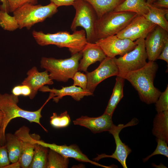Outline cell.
<instances>
[{"label":"cell","mask_w":168,"mask_h":168,"mask_svg":"<svg viewBox=\"0 0 168 168\" xmlns=\"http://www.w3.org/2000/svg\"><path fill=\"white\" fill-rule=\"evenodd\" d=\"M68 163V158L49 149L46 168H66Z\"/></svg>","instance_id":"cell-27"},{"label":"cell","mask_w":168,"mask_h":168,"mask_svg":"<svg viewBox=\"0 0 168 168\" xmlns=\"http://www.w3.org/2000/svg\"><path fill=\"white\" fill-rule=\"evenodd\" d=\"M152 5L157 8H168V0H156Z\"/></svg>","instance_id":"cell-37"},{"label":"cell","mask_w":168,"mask_h":168,"mask_svg":"<svg viewBox=\"0 0 168 168\" xmlns=\"http://www.w3.org/2000/svg\"><path fill=\"white\" fill-rule=\"evenodd\" d=\"M30 131L28 127L23 126L14 133L22 142L21 155L18 162L14 164V168H29L37 144L35 142V134L30 135Z\"/></svg>","instance_id":"cell-12"},{"label":"cell","mask_w":168,"mask_h":168,"mask_svg":"<svg viewBox=\"0 0 168 168\" xmlns=\"http://www.w3.org/2000/svg\"><path fill=\"white\" fill-rule=\"evenodd\" d=\"M39 91L43 92H52L54 95L53 101L57 103L64 96H69L74 100L79 101L85 96H91L93 93L87 90H84L81 87L73 85L68 86L62 87L60 89L54 88H50L47 86H44Z\"/></svg>","instance_id":"cell-19"},{"label":"cell","mask_w":168,"mask_h":168,"mask_svg":"<svg viewBox=\"0 0 168 168\" xmlns=\"http://www.w3.org/2000/svg\"><path fill=\"white\" fill-rule=\"evenodd\" d=\"M156 26L143 16L137 15L116 35L119 38L128 39L134 41L140 38L145 39Z\"/></svg>","instance_id":"cell-10"},{"label":"cell","mask_w":168,"mask_h":168,"mask_svg":"<svg viewBox=\"0 0 168 168\" xmlns=\"http://www.w3.org/2000/svg\"><path fill=\"white\" fill-rule=\"evenodd\" d=\"M12 94L18 96L21 95V85L17 86L13 88L12 90Z\"/></svg>","instance_id":"cell-40"},{"label":"cell","mask_w":168,"mask_h":168,"mask_svg":"<svg viewBox=\"0 0 168 168\" xmlns=\"http://www.w3.org/2000/svg\"><path fill=\"white\" fill-rule=\"evenodd\" d=\"M137 14L129 12H108L98 19L96 25V35L99 40L116 35L123 29Z\"/></svg>","instance_id":"cell-6"},{"label":"cell","mask_w":168,"mask_h":168,"mask_svg":"<svg viewBox=\"0 0 168 168\" xmlns=\"http://www.w3.org/2000/svg\"><path fill=\"white\" fill-rule=\"evenodd\" d=\"M157 146L154 152L151 155L143 159V161L145 162L152 156L156 155H161L168 157V147L167 143L164 140L156 139Z\"/></svg>","instance_id":"cell-30"},{"label":"cell","mask_w":168,"mask_h":168,"mask_svg":"<svg viewBox=\"0 0 168 168\" xmlns=\"http://www.w3.org/2000/svg\"><path fill=\"white\" fill-rule=\"evenodd\" d=\"M136 41L137 45L132 50L118 58L114 57V62L119 71L118 76L139 69L147 63V56L145 39L140 38Z\"/></svg>","instance_id":"cell-8"},{"label":"cell","mask_w":168,"mask_h":168,"mask_svg":"<svg viewBox=\"0 0 168 168\" xmlns=\"http://www.w3.org/2000/svg\"><path fill=\"white\" fill-rule=\"evenodd\" d=\"M9 6V11L13 12L15 10L26 3L35 4L37 0H7Z\"/></svg>","instance_id":"cell-33"},{"label":"cell","mask_w":168,"mask_h":168,"mask_svg":"<svg viewBox=\"0 0 168 168\" xmlns=\"http://www.w3.org/2000/svg\"><path fill=\"white\" fill-rule=\"evenodd\" d=\"M137 121L135 119L132 120L127 124H119L116 126H113L109 131L112 134L114 139L116 147L115 150L111 155H107L105 154L97 155L98 156L94 159L95 161H99L100 159L106 157L112 158L117 160L121 164L124 168H127L126 164V160L128 155L131 152V149L120 139L119 134L121 130L125 127L131 126L137 124Z\"/></svg>","instance_id":"cell-13"},{"label":"cell","mask_w":168,"mask_h":168,"mask_svg":"<svg viewBox=\"0 0 168 168\" xmlns=\"http://www.w3.org/2000/svg\"><path fill=\"white\" fill-rule=\"evenodd\" d=\"M72 5L76 13L71 26V30L74 31L77 27H82L85 30L87 42L95 43L97 41L95 29L98 18L94 9L85 0H75Z\"/></svg>","instance_id":"cell-7"},{"label":"cell","mask_w":168,"mask_h":168,"mask_svg":"<svg viewBox=\"0 0 168 168\" xmlns=\"http://www.w3.org/2000/svg\"><path fill=\"white\" fill-rule=\"evenodd\" d=\"M145 39L146 51L149 61H155L168 40V32L156 26Z\"/></svg>","instance_id":"cell-14"},{"label":"cell","mask_w":168,"mask_h":168,"mask_svg":"<svg viewBox=\"0 0 168 168\" xmlns=\"http://www.w3.org/2000/svg\"><path fill=\"white\" fill-rule=\"evenodd\" d=\"M58 7L52 2L45 5L26 3L15 10L13 15L16 20L19 28L30 29L33 26L44 21L58 12Z\"/></svg>","instance_id":"cell-5"},{"label":"cell","mask_w":168,"mask_h":168,"mask_svg":"<svg viewBox=\"0 0 168 168\" xmlns=\"http://www.w3.org/2000/svg\"><path fill=\"white\" fill-rule=\"evenodd\" d=\"M82 51L68 58L58 59L42 57L40 67L49 72L50 78L58 82H67L78 71L79 62L82 57Z\"/></svg>","instance_id":"cell-4"},{"label":"cell","mask_w":168,"mask_h":168,"mask_svg":"<svg viewBox=\"0 0 168 168\" xmlns=\"http://www.w3.org/2000/svg\"><path fill=\"white\" fill-rule=\"evenodd\" d=\"M156 103V109L157 113L168 111V86L165 91L161 92Z\"/></svg>","instance_id":"cell-31"},{"label":"cell","mask_w":168,"mask_h":168,"mask_svg":"<svg viewBox=\"0 0 168 168\" xmlns=\"http://www.w3.org/2000/svg\"><path fill=\"white\" fill-rule=\"evenodd\" d=\"M0 26L4 30L13 31L19 28L18 22L14 16L5 11L0 10Z\"/></svg>","instance_id":"cell-28"},{"label":"cell","mask_w":168,"mask_h":168,"mask_svg":"<svg viewBox=\"0 0 168 168\" xmlns=\"http://www.w3.org/2000/svg\"><path fill=\"white\" fill-rule=\"evenodd\" d=\"M72 79L73 81V85L87 90V79L86 74L78 71L75 73Z\"/></svg>","instance_id":"cell-32"},{"label":"cell","mask_w":168,"mask_h":168,"mask_svg":"<svg viewBox=\"0 0 168 168\" xmlns=\"http://www.w3.org/2000/svg\"><path fill=\"white\" fill-rule=\"evenodd\" d=\"M27 75V77L21 84L28 86L30 88L31 93L29 96L30 99L35 97L41 87L45 85H51L54 83L47 71L39 72L36 67H33L29 70Z\"/></svg>","instance_id":"cell-17"},{"label":"cell","mask_w":168,"mask_h":168,"mask_svg":"<svg viewBox=\"0 0 168 168\" xmlns=\"http://www.w3.org/2000/svg\"><path fill=\"white\" fill-rule=\"evenodd\" d=\"M93 71L86 72L87 79L86 89L93 93L96 88L101 82L113 76L119 75V71L114 58L106 57Z\"/></svg>","instance_id":"cell-9"},{"label":"cell","mask_w":168,"mask_h":168,"mask_svg":"<svg viewBox=\"0 0 168 168\" xmlns=\"http://www.w3.org/2000/svg\"><path fill=\"white\" fill-rule=\"evenodd\" d=\"M32 34L39 45L44 46L53 44L59 48H67L71 55L82 51L87 43L86 32L84 30H76L72 34L67 31L45 34L41 31L34 30Z\"/></svg>","instance_id":"cell-3"},{"label":"cell","mask_w":168,"mask_h":168,"mask_svg":"<svg viewBox=\"0 0 168 168\" xmlns=\"http://www.w3.org/2000/svg\"><path fill=\"white\" fill-rule=\"evenodd\" d=\"M152 133L157 138L168 142V111L158 113L153 121Z\"/></svg>","instance_id":"cell-21"},{"label":"cell","mask_w":168,"mask_h":168,"mask_svg":"<svg viewBox=\"0 0 168 168\" xmlns=\"http://www.w3.org/2000/svg\"><path fill=\"white\" fill-rule=\"evenodd\" d=\"M112 116L104 113L96 117L82 116L73 121L74 124L86 127L94 133L109 131L114 124Z\"/></svg>","instance_id":"cell-16"},{"label":"cell","mask_w":168,"mask_h":168,"mask_svg":"<svg viewBox=\"0 0 168 168\" xmlns=\"http://www.w3.org/2000/svg\"><path fill=\"white\" fill-rule=\"evenodd\" d=\"M49 148L37 143L29 168H46Z\"/></svg>","instance_id":"cell-26"},{"label":"cell","mask_w":168,"mask_h":168,"mask_svg":"<svg viewBox=\"0 0 168 168\" xmlns=\"http://www.w3.org/2000/svg\"><path fill=\"white\" fill-rule=\"evenodd\" d=\"M157 59H160L165 61L168 63V40L165 42L164 46L158 56Z\"/></svg>","instance_id":"cell-35"},{"label":"cell","mask_w":168,"mask_h":168,"mask_svg":"<svg viewBox=\"0 0 168 168\" xmlns=\"http://www.w3.org/2000/svg\"><path fill=\"white\" fill-rule=\"evenodd\" d=\"M35 142L38 144L52 149L66 157L72 158L80 161L89 162L97 166L106 168L109 167L90 160L86 155L82 153L79 147L76 145H71L68 146L66 145H58L54 143H47L40 140L39 135L35 137Z\"/></svg>","instance_id":"cell-15"},{"label":"cell","mask_w":168,"mask_h":168,"mask_svg":"<svg viewBox=\"0 0 168 168\" xmlns=\"http://www.w3.org/2000/svg\"><path fill=\"white\" fill-rule=\"evenodd\" d=\"M10 163L5 145L0 146V168H6Z\"/></svg>","instance_id":"cell-34"},{"label":"cell","mask_w":168,"mask_h":168,"mask_svg":"<svg viewBox=\"0 0 168 168\" xmlns=\"http://www.w3.org/2000/svg\"><path fill=\"white\" fill-rule=\"evenodd\" d=\"M9 159L12 164L18 161L22 151V141L14 134H5V143Z\"/></svg>","instance_id":"cell-20"},{"label":"cell","mask_w":168,"mask_h":168,"mask_svg":"<svg viewBox=\"0 0 168 168\" xmlns=\"http://www.w3.org/2000/svg\"><path fill=\"white\" fill-rule=\"evenodd\" d=\"M21 85V95L29 96L31 93L30 88L29 86L26 85L22 84Z\"/></svg>","instance_id":"cell-38"},{"label":"cell","mask_w":168,"mask_h":168,"mask_svg":"<svg viewBox=\"0 0 168 168\" xmlns=\"http://www.w3.org/2000/svg\"><path fill=\"white\" fill-rule=\"evenodd\" d=\"M2 4L0 5V10L9 12V6L7 0H0Z\"/></svg>","instance_id":"cell-39"},{"label":"cell","mask_w":168,"mask_h":168,"mask_svg":"<svg viewBox=\"0 0 168 168\" xmlns=\"http://www.w3.org/2000/svg\"><path fill=\"white\" fill-rule=\"evenodd\" d=\"M75 0H50L57 7L62 6L72 5Z\"/></svg>","instance_id":"cell-36"},{"label":"cell","mask_w":168,"mask_h":168,"mask_svg":"<svg viewBox=\"0 0 168 168\" xmlns=\"http://www.w3.org/2000/svg\"><path fill=\"white\" fill-rule=\"evenodd\" d=\"M125 80L123 77L116 76L112 94L104 113L112 116L118 104L124 96L123 88Z\"/></svg>","instance_id":"cell-24"},{"label":"cell","mask_w":168,"mask_h":168,"mask_svg":"<svg viewBox=\"0 0 168 168\" xmlns=\"http://www.w3.org/2000/svg\"><path fill=\"white\" fill-rule=\"evenodd\" d=\"M18 96L12 93H0V111L2 112L3 115L2 124L0 128V146L5 145V130L8 124L12 120L16 118H22L30 123H37L45 131L47 132V130L41 125L40 120L42 117L41 112L43 108L53 98V95L50 94L48 98L42 106L37 110L33 111L24 110L18 106Z\"/></svg>","instance_id":"cell-2"},{"label":"cell","mask_w":168,"mask_h":168,"mask_svg":"<svg viewBox=\"0 0 168 168\" xmlns=\"http://www.w3.org/2000/svg\"><path fill=\"white\" fill-rule=\"evenodd\" d=\"M82 56L79 62L78 70L86 72L88 68L97 61L100 62L106 56L100 47L96 43H86L82 50Z\"/></svg>","instance_id":"cell-18"},{"label":"cell","mask_w":168,"mask_h":168,"mask_svg":"<svg viewBox=\"0 0 168 168\" xmlns=\"http://www.w3.org/2000/svg\"><path fill=\"white\" fill-rule=\"evenodd\" d=\"M3 114L2 112L0 111V128L2 126L3 119Z\"/></svg>","instance_id":"cell-41"},{"label":"cell","mask_w":168,"mask_h":168,"mask_svg":"<svg viewBox=\"0 0 168 168\" xmlns=\"http://www.w3.org/2000/svg\"><path fill=\"white\" fill-rule=\"evenodd\" d=\"M89 3L95 11L98 19L105 14L113 11L124 0H85Z\"/></svg>","instance_id":"cell-25"},{"label":"cell","mask_w":168,"mask_h":168,"mask_svg":"<svg viewBox=\"0 0 168 168\" xmlns=\"http://www.w3.org/2000/svg\"><path fill=\"white\" fill-rule=\"evenodd\" d=\"M102 49L106 57L122 56L133 49L137 42L129 39H121L116 35L100 39L95 42Z\"/></svg>","instance_id":"cell-11"},{"label":"cell","mask_w":168,"mask_h":168,"mask_svg":"<svg viewBox=\"0 0 168 168\" xmlns=\"http://www.w3.org/2000/svg\"><path fill=\"white\" fill-rule=\"evenodd\" d=\"M148 12L143 15L148 20L168 31V22L166 16L168 13L167 8L156 7L148 4Z\"/></svg>","instance_id":"cell-22"},{"label":"cell","mask_w":168,"mask_h":168,"mask_svg":"<svg viewBox=\"0 0 168 168\" xmlns=\"http://www.w3.org/2000/svg\"><path fill=\"white\" fill-rule=\"evenodd\" d=\"M158 68L155 61H149L141 68L119 76L130 82L138 91L141 100L149 105L155 103L161 92L154 85Z\"/></svg>","instance_id":"cell-1"},{"label":"cell","mask_w":168,"mask_h":168,"mask_svg":"<svg viewBox=\"0 0 168 168\" xmlns=\"http://www.w3.org/2000/svg\"><path fill=\"white\" fill-rule=\"evenodd\" d=\"M147 3L149 4H152L156 0H145Z\"/></svg>","instance_id":"cell-42"},{"label":"cell","mask_w":168,"mask_h":168,"mask_svg":"<svg viewBox=\"0 0 168 168\" xmlns=\"http://www.w3.org/2000/svg\"><path fill=\"white\" fill-rule=\"evenodd\" d=\"M70 122V117L67 111L59 115L56 113H53V115L50 117V124L56 128L66 127L69 124Z\"/></svg>","instance_id":"cell-29"},{"label":"cell","mask_w":168,"mask_h":168,"mask_svg":"<svg viewBox=\"0 0 168 168\" xmlns=\"http://www.w3.org/2000/svg\"><path fill=\"white\" fill-rule=\"evenodd\" d=\"M114 11L131 12L143 16L148 13V7L145 0H124Z\"/></svg>","instance_id":"cell-23"}]
</instances>
